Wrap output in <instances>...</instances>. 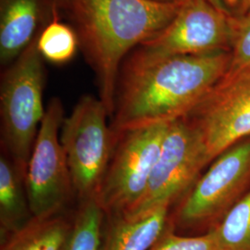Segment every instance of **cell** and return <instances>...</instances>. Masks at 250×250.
<instances>
[{"label":"cell","mask_w":250,"mask_h":250,"mask_svg":"<svg viewBox=\"0 0 250 250\" xmlns=\"http://www.w3.org/2000/svg\"><path fill=\"white\" fill-rule=\"evenodd\" d=\"M230 49L162 56L137 46L121 66L110 118L114 135L188 116L229 71Z\"/></svg>","instance_id":"cell-1"},{"label":"cell","mask_w":250,"mask_h":250,"mask_svg":"<svg viewBox=\"0 0 250 250\" xmlns=\"http://www.w3.org/2000/svg\"><path fill=\"white\" fill-rule=\"evenodd\" d=\"M182 6L151 0H71L66 9L109 118L125 58L161 33Z\"/></svg>","instance_id":"cell-2"},{"label":"cell","mask_w":250,"mask_h":250,"mask_svg":"<svg viewBox=\"0 0 250 250\" xmlns=\"http://www.w3.org/2000/svg\"><path fill=\"white\" fill-rule=\"evenodd\" d=\"M38 35L18 59L6 67L0 84L2 151L24 175L45 114V69L44 59L37 49Z\"/></svg>","instance_id":"cell-3"},{"label":"cell","mask_w":250,"mask_h":250,"mask_svg":"<svg viewBox=\"0 0 250 250\" xmlns=\"http://www.w3.org/2000/svg\"><path fill=\"white\" fill-rule=\"evenodd\" d=\"M250 189V136L212 161L189 189L170 222L178 230L207 232Z\"/></svg>","instance_id":"cell-4"},{"label":"cell","mask_w":250,"mask_h":250,"mask_svg":"<svg viewBox=\"0 0 250 250\" xmlns=\"http://www.w3.org/2000/svg\"><path fill=\"white\" fill-rule=\"evenodd\" d=\"M107 118L99 98L85 95L63 121L61 143L78 201L99 196L115 143Z\"/></svg>","instance_id":"cell-5"},{"label":"cell","mask_w":250,"mask_h":250,"mask_svg":"<svg viewBox=\"0 0 250 250\" xmlns=\"http://www.w3.org/2000/svg\"><path fill=\"white\" fill-rule=\"evenodd\" d=\"M169 126L162 123L114 135L98 199L106 214H129L140 202Z\"/></svg>","instance_id":"cell-6"},{"label":"cell","mask_w":250,"mask_h":250,"mask_svg":"<svg viewBox=\"0 0 250 250\" xmlns=\"http://www.w3.org/2000/svg\"><path fill=\"white\" fill-rule=\"evenodd\" d=\"M64 107L59 98L45 108L27 166L25 187L35 218H46L65 211L75 197L68 161L61 143Z\"/></svg>","instance_id":"cell-7"},{"label":"cell","mask_w":250,"mask_h":250,"mask_svg":"<svg viewBox=\"0 0 250 250\" xmlns=\"http://www.w3.org/2000/svg\"><path fill=\"white\" fill-rule=\"evenodd\" d=\"M211 162L202 136L194 125L186 118L170 122L146 190L129 214L172 205L188 193Z\"/></svg>","instance_id":"cell-8"},{"label":"cell","mask_w":250,"mask_h":250,"mask_svg":"<svg viewBox=\"0 0 250 250\" xmlns=\"http://www.w3.org/2000/svg\"><path fill=\"white\" fill-rule=\"evenodd\" d=\"M211 161L250 136V66L228 72L188 116Z\"/></svg>","instance_id":"cell-9"},{"label":"cell","mask_w":250,"mask_h":250,"mask_svg":"<svg viewBox=\"0 0 250 250\" xmlns=\"http://www.w3.org/2000/svg\"><path fill=\"white\" fill-rule=\"evenodd\" d=\"M232 18L209 0H188L161 33L139 45L162 56L230 49Z\"/></svg>","instance_id":"cell-10"},{"label":"cell","mask_w":250,"mask_h":250,"mask_svg":"<svg viewBox=\"0 0 250 250\" xmlns=\"http://www.w3.org/2000/svg\"><path fill=\"white\" fill-rule=\"evenodd\" d=\"M56 5L58 3L48 10L46 7L50 6H47L45 0H0L2 66L10 65L31 45L40 30L52 18L47 14H52Z\"/></svg>","instance_id":"cell-11"},{"label":"cell","mask_w":250,"mask_h":250,"mask_svg":"<svg viewBox=\"0 0 250 250\" xmlns=\"http://www.w3.org/2000/svg\"><path fill=\"white\" fill-rule=\"evenodd\" d=\"M170 206L136 214L107 215L102 250H149L170 225Z\"/></svg>","instance_id":"cell-12"},{"label":"cell","mask_w":250,"mask_h":250,"mask_svg":"<svg viewBox=\"0 0 250 250\" xmlns=\"http://www.w3.org/2000/svg\"><path fill=\"white\" fill-rule=\"evenodd\" d=\"M34 218L21 173L9 156L0 157V242L21 229Z\"/></svg>","instance_id":"cell-13"},{"label":"cell","mask_w":250,"mask_h":250,"mask_svg":"<svg viewBox=\"0 0 250 250\" xmlns=\"http://www.w3.org/2000/svg\"><path fill=\"white\" fill-rule=\"evenodd\" d=\"M73 212L33 218L0 242V250H62L72 229Z\"/></svg>","instance_id":"cell-14"},{"label":"cell","mask_w":250,"mask_h":250,"mask_svg":"<svg viewBox=\"0 0 250 250\" xmlns=\"http://www.w3.org/2000/svg\"><path fill=\"white\" fill-rule=\"evenodd\" d=\"M106 217L98 197L78 201L62 250H102Z\"/></svg>","instance_id":"cell-15"},{"label":"cell","mask_w":250,"mask_h":250,"mask_svg":"<svg viewBox=\"0 0 250 250\" xmlns=\"http://www.w3.org/2000/svg\"><path fill=\"white\" fill-rule=\"evenodd\" d=\"M57 6L51 20L39 32L37 49L44 61L62 65L72 61L80 44L73 27L60 21Z\"/></svg>","instance_id":"cell-16"},{"label":"cell","mask_w":250,"mask_h":250,"mask_svg":"<svg viewBox=\"0 0 250 250\" xmlns=\"http://www.w3.org/2000/svg\"><path fill=\"white\" fill-rule=\"evenodd\" d=\"M208 231L221 250H250V189Z\"/></svg>","instance_id":"cell-17"},{"label":"cell","mask_w":250,"mask_h":250,"mask_svg":"<svg viewBox=\"0 0 250 250\" xmlns=\"http://www.w3.org/2000/svg\"><path fill=\"white\" fill-rule=\"evenodd\" d=\"M149 250H221L211 231L198 235H183L170 225Z\"/></svg>","instance_id":"cell-18"},{"label":"cell","mask_w":250,"mask_h":250,"mask_svg":"<svg viewBox=\"0 0 250 250\" xmlns=\"http://www.w3.org/2000/svg\"><path fill=\"white\" fill-rule=\"evenodd\" d=\"M231 64L228 72L250 66V13L232 18Z\"/></svg>","instance_id":"cell-19"},{"label":"cell","mask_w":250,"mask_h":250,"mask_svg":"<svg viewBox=\"0 0 250 250\" xmlns=\"http://www.w3.org/2000/svg\"><path fill=\"white\" fill-rule=\"evenodd\" d=\"M215 7L223 10L229 17L235 18L240 6V0H209Z\"/></svg>","instance_id":"cell-20"},{"label":"cell","mask_w":250,"mask_h":250,"mask_svg":"<svg viewBox=\"0 0 250 250\" xmlns=\"http://www.w3.org/2000/svg\"><path fill=\"white\" fill-rule=\"evenodd\" d=\"M250 13V0H240V6L239 10L235 18H239L242 16L248 15ZM232 18V19H235Z\"/></svg>","instance_id":"cell-21"},{"label":"cell","mask_w":250,"mask_h":250,"mask_svg":"<svg viewBox=\"0 0 250 250\" xmlns=\"http://www.w3.org/2000/svg\"><path fill=\"white\" fill-rule=\"evenodd\" d=\"M154 2L158 3H163V4H174V5H184L187 3L188 0H151Z\"/></svg>","instance_id":"cell-22"},{"label":"cell","mask_w":250,"mask_h":250,"mask_svg":"<svg viewBox=\"0 0 250 250\" xmlns=\"http://www.w3.org/2000/svg\"><path fill=\"white\" fill-rule=\"evenodd\" d=\"M56 2L58 3L59 6L62 7L64 9H67V7L69 6L71 0H56Z\"/></svg>","instance_id":"cell-23"}]
</instances>
